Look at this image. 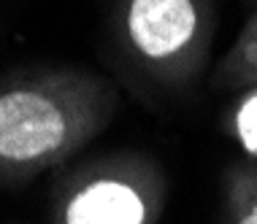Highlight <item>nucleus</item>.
Here are the masks:
<instances>
[{
	"label": "nucleus",
	"instance_id": "nucleus-3",
	"mask_svg": "<svg viewBox=\"0 0 257 224\" xmlns=\"http://www.w3.org/2000/svg\"><path fill=\"white\" fill-rule=\"evenodd\" d=\"M147 197L119 178L87 184L65 208V224H147Z\"/></svg>",
	"mask_w": 257,
	"mask_h": 224
},
{
	"label": "nucleus",
	"instance_id": "nucleus-1",
	"mask_svg": "<svg viewBox=\"0 0 257 224\" xmlns=\"http://www.w3.org/2000/svg\"><path fill=\"white\" fill-rule=\"evenodd\" d=\"M119 95L87 73H46L0 87V162L41 165L98 132Z\"/></svg>",
	"mask_w": 257,
	"mask_h": 224
},
{
	"label": "nucleus",
	"instance_id": "nucleus-6",
	"mask_svg": "<svg viewBox=\"0 0 257 224\" xmlns=\"http://www.w3.org/2000/svg\"><path fill=\"white\" fill-rule=\"evenodd\" d=\"M241 189L249 194V202L238 211V219H235V224H257V184H254V181H244V184H241Z\"/></svg>",
	"mask_w": 257,
	"mask_h": 224
},
{
	"label": "nucleus",
	"instance_id": "nucleus-2",
	"mask_svg": "<svg viewBox=\"0 0 257 224\" xmlns=\"http://www.w3.org/2000/svg\"><path fill=\"white\" fill-rule=\"evenodd\" d=\"M214 0H119L116 44L136 79L157 95L195 87L211 60Z\"/></svg>",
	"mask_w": 257,
	"mask_h": 224
},
{
	"label": "nucleus",
	"instance_id": "nucleus-4",
	"mask_svg": "<svg viewBox=\"0 0 257 224\" xmlns=\"http://www.w3.org/2000/svg\"><path fill=\"white\" fill-rule=\"evenodd\" d=\"M257 87V11L244 30L235 36L211 73V89L217 92H246Z\"/></svg>",
	"mask_w": 257,
	"mask_h": 224
},
{
	"label": "nucleus",
	"instance_id": "nucleus-5",
	"mask_svg": "<svg viewBox=\"0 0 257 224\" xmlns=\"http://www.w3.org/2000/svg\"><path fill=\"white\" fill-rule=\"evenodd\" d=\"M241 100L235 103L233 111V127L238 141L244 143L249 154H257V87L238 92Z\"/></svg>",
	"mask_w": 257,
	"mask_h": 224
}]
</instances>
